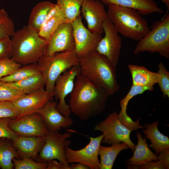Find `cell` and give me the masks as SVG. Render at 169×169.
I'll return each instance as SVG.
<instances>
[{"label": "cell", "instance_id": "1", "mask_svg": "<svg viewBox=\"0 0 169 169\" xmlns=\"http://www.w3.org/2000/svg\"><path fill=\"white\" fill-rule=\"evenodd\" d=\"M70 95L69 105L71 112L84 121L104 111L110 96L104 89L80 74L76 78Z\"/></svg>", "mask_w": 169, "mask_h": 169}, {"label": "cell", "instance_id": "2", "mask_svg": "<svg viewBox=\"0 0 169 169\" xmlns=\"http://www.w3.org/2000/svg\"><path fill=\"white\" fill-rule=\"evenodd\" d=\"M79 59L80 74L104 89L109 96L119 91L116 67L105 56L95 50Z\"/></svg>", "mask_w": 169, "mask_h": 169}, {"label": "cell", "instance_id": "3", "mask_svg": "<svg viewBox=\"0 0 169 169\" xmlns=\"http://www.w3.org/2000/svg\"><path fill=\"white\" fill-rule=\"evenodd\" d=\"M11 40V58L22 65L36 64L45 54L47 42L27 25L15 31Z\"/></svg>", "mask_w": 169, "mask_h": 169}, {"label": "cell", "instance_id": "4", "mask_svg": "<svg viewBox=\"0 0 169 169\" xmlns=\"http://www.w3.org/2000/svg\"><path fill=\"white\" fill-rule=\"evenodd\" d=\"M108 6V18L124 37L139 41L150 31L147 21L136 10L117 5Z\"/></svg>", "mask_w": 169, "mask_h": 169}, {"label": "cell", "instance_id": "5", "mask_svg": "<svg viewBox=\"0 0 169 169\" xmlns=\"http://www.w3.org/2000/svg\"><path fill=\"white\" fill-rule=\"evenodd\" d=\"M37 64L43 76L45 90L53 99V92L57 79L72 67L79 65V61L74 51H67L50 56L44 55Z\"/></svg>", "mask_w": 169, "mask_h": 169}, {"label": "cell", "instance_id": "6", "mask_svg": "<svg viewBox=\"0 0 169 169\" xmlns=\"http://www.w3.org/2000/svg\"><path fill=\"white\" fill-rule=\"evenodd\" d=\"M145 51L158 53L166 59L169 58V13L161 21L153 24L146 35L139 41L133 51L135 54Z\"/></svg>", "mask_w": 169, "mask_h": 169}, {"label": "cell", "instance_id": "7", "mask_svg": "<svg viewBox=\"0 0 169 169\" xmlns=\"http://www.w3.org/2000/svg\"><path fill=\"white\" fill-rule=\"evenodd\" d=\"M118 115L116 111H114L105 120L95 125L94 129L103 133L104 136L101 141L103 143L113 145L124 142L133 151L136 145L130 139L132 131L120 122Z\"/></svg>", "mask_w": 169, "mask_h": 169}, {"label": "cell", "instance_id": "8", "mask_svg": "<svg viewBox=\"0 0 169 169\" xmlns=\"http://www.w3.org/2000/svg\"><path fill=\"white\" fill-rule=\"evenodd\" d=\"M71 135L70 132L61 134L59 131H49L36 159L38 161L47 162L51 160L57 159L70 168V165L66 161L64 150L70 144V141L67 139Z\"/></svg>", "mask_w": 169, "mask_h": 169}, {"label": "cell", "instance_id": "9", "mask_svg": "<svg viewBox=\"0 0 169 169\" xmlns=\"http://www.w3.org/2000/svg\"><path fill=\"white\" fill-rule=\"evenodd\" d=\"M80 74L79 65L74 66L61 74L56 79L53 92V97L59 100L57 109L64 116H69L71 111L65 98L74 88L77 77Z\"/></svg>", "mask_w": 169, "mask_h": 169}, {"label": "cell", "instance_id": "10", "mask_svg": "<svg viewBox=\"0 0 169 169\" xmlns=\"http://www.w3.org/2000/svg\"><path fill=\"white\" fill-rule=\"evenodd\" d=\"M75 43L74 51L80 59L96 50L102 34L91 31L84 25L80 15L72 23Z\"/></svg>", "mask_w": 169, "mask_h": 169}, {"label": "cell", "instance_id": "11", "mask_svg": "<svg viewBox=\"0 0 169 169\" xmlns=\"http://www.w3.org/2000/svg\"><path fill=\"white\" fill-rule=\"evenodd\" d=\"M104 136L103 134L95 137H89V144L79 150H74L69 147L66 148L64 153L67 162L80 163L89 169H100L99 149Z\"/></svg>", "mask_w": 169, "mask_h": 169}, {"label": "cell", "instance_id": "12", "mask_svg": "<svg viewBox=\"0 0 169 169\" xmlns=\"http://www.w3.org/2000/svg\"><path fill=\"white\" fill-rule=\"evenodd\" d=\"M105 35L100 40L96 51L105 56L114 66L117 65L122 47V39L108 18L103 24Z\"/></svg>", "mask_w": 169, "mask_h": 169}, {"label": "cell", "instance_id": "13", "mask_svg": "<svg viewBox=\"0 0 169 169\" xmlns=\"http://www.w3.org/2000/svg\"><path fill=\"white\" fill-rule=\"evenodd\" d=\"M8 126L20 136L45 137L49 131L38 112L12 118Z\"/></svg>", "mask_w": 169, "mask_h": 169}, {"label": "cell", "instance_id": "14", "mask_svg": "<svg viewBox=\"0 0 169 169\" xmlns=\"http://www.w3.org/2000/svg\"><path fill=\"white\" fill-rule=\"evenodd\" d=\"M74 49L72 23L64 22L58 26L47 41L44 55L50 56L59 52L74 51Z\"/></svg>", "mask_w": 169, "mask_h": 169}, {"label": "cell", "instance_id": "15", "mask_svg": "<svg viewBox=\"0 0 169 169\" xmlns=\"http://www.w3.org/2000/svg\"><path fill=\"white\" fill-rule=\"evenodd\" d=\"M80 11L87 22L88 29L102 34L104 32L103 23L108 18L104 4L99 0H83Z\"/></svg>", "mask_w": 169, "mask_h": 169}, {"label": "cell", "instance_id": "16", "mask_svg": "<svg viewBox=\"0 0 169 169\" xmlns=\"http://www.w3.org/2000/svg\"><path fill=\"white\" fill-rule=\"evenodd\" d=\"M51 100L53 99L44 89L25 95L12 103L18 113V117H19L38 112Z\"/></svg>", "mask_w": 169, "mask_h": 169}, {"label": "cell", "instance_id": "17", "mask_svg": "<svg viewBox=\"0 0 169 169\" xmlns=\"http://www.w3.org/2000/svg\"><path fill=\"white\" fill-rule=\"evenodd\" d=\"M57 100H50L38 112L49 131L68 128L73 122L69 116H64L57 109Z\"/></svg>", "mask_w": 169, "mask_h": 169}, {"label": "cell", "instance_id": "18", "mask_svg": "<svg viewBox=\"0 0 169 169\" xmlns=\"http://www.w3.org/2000/svg\"><path fill=\"white\" fill-rule=\"evenodd\" d=\"M45 138L18 136L12 141L20 159L25 158L37 159L44 144Z\"/></svg>", "mask_w": 169, "mask_h": 169}, {"label": "cell", "instance_id": "19", "mask_svg": "<svg viewBox=\"0 0 169 169\" xmlns=\"http://www.w3.org/2000/svg\"><path fill=\"white\" fill-rule=\"evenodd\" d=\"M138 141L136 145L134 154L131 157L127 160L128 169H138L139 166L148 162L158 161V156L150 149L146 142V139L142 138L140 133L136 134Z\"/></svg>", "mask_w": 169, "mask_h": 169}, {"label": "cell", "instance_id": "20", "mask_svg": "<svg viewBox=\"0 0 169 169\" xmlns=\"http://www.w3.org/2000/svg\"><path fill=\"white\" fill-rule=\"evenodd\" d=\"M104 4L109 6L117 5L133 8L141 15L154 13H162L163 11L154 0H99Z\"/></svg>", "mask_w": 169, "mask_h": 169}, {"label": "cell", "instance_id": "21", "mask_svg": "<svg viewBox=\"0 0 169 169\" xmlns=\"http://www.w3.org/2000/svg\"><path fill=\"white\" fill-rule=\"evenodd\" d=\"M158 121L144 125L143 131L146 137L150 141L149 145L154 150L155 155H158L162 150L169 148V139L167 136L162 134L158 130Z\"/></svg>", "mask_w": 169, "mask_h": 169}, {"label": "cell", "instance_id": "22", "mask_svg": "<svg viewBox=\"0 0 169 169\" xmlns=\"http://www.w3.org/2000/svg\"><path fill=\"white\" fill-rule=\"evenodd\" d=\"M129 69L131 75L132 85L142 86H154L158 84L159 74L151 71L142 66L129 64Z\"/></svg>", "mask_w": 169, "mask_h": 169}, {"label": "cell", "instance_id": "23", "mask_svg": "<svg viewBox=\"0 0 169 169\" xmlns=\"http://www.w3.org/2000/svg\"><path fill=\"white\" fill-rule=\"evenodd\" d=\"M64 22L65 20L64 14L55 4L43 23L38 33L40 37L47 42L55 30Z\"/></svg>", "mask_w": 169, "mask_h": 169}, {"label": "cell", "instance_id": "24", "mask_svg": "<svg viewBox=\"0 0 169 169\" xmlns=\"http://www.w3.org/2000/svg\"><path fill=\"white\" fill-rule=\"evenodd\" d=\"M55 4L49 1H45L36 4L31 11L28 27L38 33L43 23Z\"/></svg>", "mask_w": 169, "mask_h": 169}, {"label": "cell", "instance_id": "25", "mask_svg": "<svg viewBox=\"0 0 169 169\" xmlns=\"http://www.w3.org/2000/svg\"><path fill=\"white\" fill-rule=\"evenodd\" d=\"M6 83L25 95L44 89L45 86V81L41 73L17 82Z\"/></svg>", "mask_w": 169, "mask_h": 169}, {"label": "cell", "instance_id": "26", "mask_svg": "<svg viewBox=\"0 0 169 169\" xmlns=\"http://www.w3.org/2000/svg\"><path fill=\"white\" fill-rule=\"evenodd\" d=\"M130 148L126 143L122 142L111 145L104 146L100 145L99 154L100 156V169H111L115 159L122 151Z\"/></svg>", "mask_w": 169, "mask_h": 169}, {"label": "cell", "instance_id": "27", "mask_svg": "<svg viewBox=\"0 0 169 169\" xmlns=\"http://www.w3.org/2000/svg\"><path fill=\"white\" fill-rule=\"evenodd\" d=\"M14 158L20 159L12 140L6 138H0V168L2 169H13Z\"/></svg>", "mask_w": 169, "mask_h": 169}, {"label": "cell", "instance_id": "28", "mask_svg": "<svg viewBox=\"0 0 169 169\" xmlns=\"http://www.w3.org/2000/svg\"><path fill=\"white\" fill-rule=\"evenodd\" d=\"M153 90L154 86L132 85L126 95L120 101L121 109L118 115L120 121L122 123H126L130 120L131 117L127 114L126 110L128 103L131 99L137 95L143 94L146 91H152Z\"/></svg>", "mask_w": 169, "mask_h": 169}, {"label": "cell", "instance_id": "29", "mask_svg": "<svg viewBox=\"0 0 169 169\" xmlns=\"http://www.w3.org/2000/svg\"><path fill=\"white\" fill-rule=\"evenodd\" d=\"M56 4L62 12L65 22L72 23L81 13L83 0H56Z\"/></svg>", "mask_w": 169, "mask_h": 169}, {"label": "cell", "instance_id": "30", "mask_svg": "<svg viewBox=\"0 0 169 169\" xmlns=\"http://www.w3.org/2000/svg\"><path fill=\"white\" fill-rule=\"evenodd\" d=\"M22 66L11 74L1 78L0 81L5 83L15 82L41 73L37 63Z\"/></svg>", "mask_w": 169, "mask_h": 169}, {"label": "cell", "instance_id": "31", "mask_svg": "<svg viewBox=\"0 0 169 169\" xmlns=\"http://www.w3.org/2000/svg\"><path fill=\"white\" fill-rule=\"evenodd\" d=\"M15 32L13 21L3 8H0V39L12 37Z\"/></svg>", "mask_w": 169, "mask_h": 169}, {"label": "cell", "instance_id": "32", "mask_svg": "<svg viewBox=\"0 0 169 169\" xmlns=\"http://www.w3.org/2000/svg\"><path fill=\"white\" fill-rule=\"evenodd\" d=\"M25 95L0 81V101L13 102Z\"/></svg>", "mask_w": 169, "mask_h": 169}, {"label": "cell", "instance_id": "33", "mask_svg": "<svg viewBox=\"0 0 169 169\" xmlns=\"http://www.w3.org/2000/svg\"><path fill=\"white\" fill-rule=\"evenodd\" d=\"M13 161L15 169H46L47 166V162H37L30 158H14Z\"/></svg>", "mask_w": 169, "mask_h": 169}, {"label": "cell", "instance_id": "34", "mask_svg": "<svg viewBox=\"0 0 169 169\" xmlns=\"http://www.w3.org/2000/svg\"><path fill=\"white\" fill-rule=\"evenodd\" d=\"M158 66V70L157 72L159 75L160 78L158 83L163 97H169V72L163 63L160 62Z\"/></svg>", "mask_w": 169, "mask_h": 169}, {"label": "cell", "instance_id": "35", "mask_svg": "<svg viewBox=\"0 0 169 169\" xmlns=\"http://www.w3.org/2000/svg\"><path fill=\"white\" fill-rule=\"evenodd\" d=\"M22 66L11 58L0 60V79L11 74Z\"/></svg>", "mask_w": 169, "mask_h": 169}, {"label": "cell", "instance_id": "36", "mask_svg": "<svg viewBox=\"0 0 169 169\" xmlns=\"http://www.w3.org/2000/svg\"><path fill=\"white\" fill-rule=\"evenodd\" d=\"M12 118H0V138H6L12 140L16 139L18 135L9 127V123Z\"/></svg>", "mask_w": 169, "mask_h": 169}, {"label": "cell", "instance_id": "37", "mask_svg": "<svg viewBox=\"0 0 169 169\" xmlns=\"http://www.w3.org/2000/svg\"><path fill=\"white\" fill-rule=\"evenodd\" d=\"M18 115V113L12 102L0 101V118H16Z\"/></svg>", "mask_w": 169, "mask_h": 169}, {"label": "cell", "instance_id": "38", "mask_svg": "<svg viewBox=\"0 0 169 169\" xmlns=\"http://www.w3.org/2000/svg\"><path fill=\"white\" fill-rule=\"evenodd\" d=\"M12 54V42L10 37L0 39V60L11 59Z\"/></svg>", "mask_w": 169, "mask_h": 169}, {"label": "cell", "instance_id": "39", "mask_svg": "<svg viewBox=\"0 0 169 169\" xmlns=\"http://www.w3.org/2000/svg\"><path fill=\"white\" fill-rule=\"evenodd\" d=\"M140 169H165L166 167L163 163L160 161L148 162L138 166Z\"/></svg>", "mask_w": 169, "mask_h": 169}, {"label": "cell", "instance_id": "40", "mask_svg": "<svg viewBox=\"0 0 169 169\" xmlns=\"http://www.w3.org/2000/svg\"><path fill=\"white\" fill-rule=\"evenodd\" d=\"M158 160L162 162L166 169L169 168V148L160 151L158 154Z\"/></svg>", "mask_w": 169, "mask_h": 169}, {"label": "cell", "instance_id": "41", "mask_svg": "<svg viewBox=\"0 0 169 169\" xmlns=\"http://www.w3.org/2000/svg\"><path fill=\"white\" fill-rule=\"evenodd\" d=\"M46 169H70L68 167L59 161L58 162L54 159L51 160L47 162Z\"/></svg>", "mask_w": 169, "mask_h": 169}, {"label": "cell", "instance_id": "42", "mask_svg": "<svg viewBox=\"0 0 169 169\" xmlns=\"http://www.w3.org/2000/svg\"><path fill=\"white\" fill-rule=\"evenodd\" d=\"M89 168L86 165L80 163H72L70 166V169H89Z\"/></svg>", "mask_w": 169, "mask_h": 169}, {"label": "cell", "instance_id": "43", "mask_svg": "<svg viewBox=\"0 0 169 169\" xmlns=\"http://www.w3.org/2000/svg\"><path fill=\"white\" fill-rule=\"evenodd\" d=\"M166 5L168 9L169 8V0H161Z\"/></svg>", "mask_w": 169, "mask_h": 169}]
</instances>
